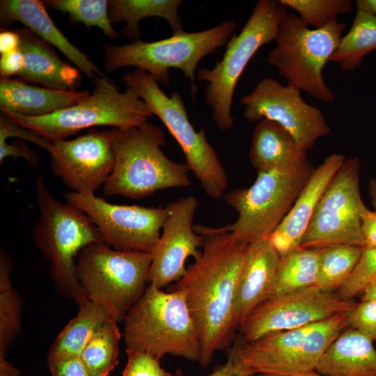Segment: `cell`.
I'll return each mask as SVG.
<instances>
[{"instance_id": "obj_1", "label": "cell", "mask_w": 376, "mask_h": 376, "mask_svg": "<svg viewBox=\"0 0 376 376\" xmlns=\"http://www.w3.org/2000/svg\"><path fill=\"white\" fill-rule=\"evenodd\" d=\"M194 230L203 238L202 254L169 291L185 297L199 336V363L206 367L233 338L235 299L249 244L238 240L227 225L198 224Z\"/></svg>"}, {"instance_id": "obj_2", "label": "cell", "mask_w": 376, "mask_h": 376, "mask_svg": "<svg viewBox=\"0 0 376 376\" xmlns=\"http://www.w3.org/2000/svg\"><path fill=\"white\" fill-rule=\"evenodd\" d=\"M114 153L113 171L103 185L104 194L141 199L168 188L191 185L186 163L168 158L162 128L146 122L138 127L109 130Z\"/></svg>"}, {"instance_id": "obj_3", "label": "cell", "mask_w": 376, "mask_h": 376, "mask_svg": "<svg viewBox=\"0 0 376 376\" xmlns=\"http://www.w3.org/2000/svg\"><path fill=\"white\" fill-rule=\"evenodd\" d=\"M36 200L40 216L32 238L49 261V273L60 292L81 307L89 299L76 276L75 258L84 247L104 243L102 235L84 212L56 199L42 175L36 180Z\"/></svg>"}, {"instance_id": "obj_4", "label": "cell", "mask_w": 376, "mask_h": 376, "mask_svg": "<svg viewBox=\"0 0 376 376\" xmlns=\"http://www.w3.org/2000/svg\"><path fill=\"white\" fill-rule=\"evenodd\" d=\"M126 350L200 362L198 331L183 295L150 283L124 319Z\"/></svg>"}, {"instance_id": "obj_5", "label": "cell", "mask_w": 376, "mask_h": 376, "mask_svg": "<svg viewBox=\"0 0 376 376\" xmlns=\"http://www.w3.org/2000/svg\"><path fill=\"white\" fill-rule=\"evenodd\" d=\"M93 83L92 92L86 98L48 115L29 117L9 112L1 113L15 125L50 141L66 140L82 130L96 126L138 127L153 116L148 105L132 88L120 92L106 75Z\"/></svg>"}, {"instance_id": "obj_6", "label": "cell", "mask_w": 376, "mask_h": 376, "mask_svg": "<svg viewBox=\"0 0 376 376\" xmlns=\"http://www.w3.org/2000/svg\"><path fill=\"white\" fill-rule=\"evenodd\" d=\"M237 27L235 19H228L207 30L182 31L157 41L140 40L123 45L107 44L104 70L110 72L120 68L136 67L149 73L157 82L168 84L169 70L176 68L189 80L192 96L195 97L198 63L226 45Z\"/></svg>"}, {"instance_id": "obj_7", "label": "cell", "mask_w": 376, "mask_h": 376, "mask_svg": "<svg viewBox=\"0 0 376 376\" xmlns=\"http://www.w3.org/2000/svg\"><path fill=\"white\" fill-rule=\"evenodd\" d=\"M288 13V8L279 0L258 1L240 32L228 41L222 59L211 69L203 68L197 71V79L207 83L206 104L222 131H229L235 124L231 109L240 76L256 52L274 41Z\"/></svg>"}, {"instance_id": "obj_8", "label": "cell", "mask_w": 376, "mask_h": 376, "mask_svg": "<svg viewBox=\"0 0 376 376\" xmlns=\"http://www.w3.org/2000/svg\"><path fill=\"white\" fill-rule=\"evenodd\" d=\"M345 24L333 21L311 29L297 15L288 13L281 21L267 63L280 76L301 91L325 102L334 101V95L322 75L326 63L337 49Z\"/></svg>"}, {"instance_id": "obj_9", "label": "cell", "mask_w": 376, "mask_h": 376, "mask_svg": "<svg viewBox=\"0 0 376 376\" xmlns=\"http://www.w3.org/2000/svg\"><path fill=\"white\" fill-rule=\"evenodd\" d=\"M150 264L149 253L97 242L79 253L75 274L88 299L104 306L118 322L143 295Z\"/></svg>"}, {"instance_id": "obj_10", "label": "cell", "mask_w": 376, "mask_h": 376, "mask_svg": "<svg viewBox=\"0 0 376 376\" xmlns=\"http://www.w3.org/2000/svg\"><path fill=\"white\" fill-rule=\"evenodd\" d=\"M123 80L127 88H132L148 105L177 141L186 164L205 193L214 199L223 196L228 185L226 172L207 140L204 128L196 131L190 123L181 95L176 91L166 95L157 81L141 69L127 71Z\"/></svg>"}, {"instance_id": "obj_11", "label": "cell", "mask_w": 376, "mask_h": 376, "mask_svg": "<svg viewBox=\"0 0 376 376\" xmlns=\"http://www.w3.org/2000/svg\"><path fill=\"white\" fill-rule=\"evenodd\" d=\"M313 169L308 162L258 171L250 187L226 192V203L237 214L228 228L248 244L268 239L292 207Z\"/></svg>"}, {"instance_id": "obj_12", "label": "cell", "mask_w": 376, "mask_h": 376, "mask_svg": "<svg viewBox=\"0 0 376 376\" xmlns=\"http://www.w3.org/2000/svg\"><path fill=\"white\" fill-rule=\"evenodd\" d=\"M340 313L299 329L272 333L233 350L255 374L306 376L315 372L326 350L347 327Z\"/></svg>"}, {"instance_id": "obj_13", "label": "cell", "mask_w": 376, "mask_h": 376, "mask_svg": "<svg viewBox=\"0 0 376 376\" xmlns=\"http://www.w3.org/2000/svg\"><path fill=\"white\" fill-rule=\"evenodd\" d=\"M360 162L346 158L321 196L300 248L323 249L334 245L364 247L360 208Z\"/></svg>"}, {"instance_id": "obj_14", "label": "cell", "mask_w": 376, "mask_h": 376, "mask_svg": "<svg viewBox=\"0 0 376 376\" xmlns=\"http://www.w3.org/2000/svg\"><path fill=\"white\" fill-rule=\"evenodd\" d=\"M356 304L316 285L278 294L256 308L238 329L249 343L274 332L306 327L346 313Z\"/></svg>"}, {"instance_id": "obj_15", "label": "cell", "mask_w": 376, "mask_h": 376, "mask_svg": "<svg viewBox=\"0 0 376 376\" xmlns=\"http://www.w3.org/2000/svg\"><path fill=\"white\" fill-rule=\"evenodd\" d=\"M65 198L90 217L105 244L119 251L150 253L167 216L166 206L117 205L95 194L81 195L74 191L66 193Z\"/></svg>"}, {"instance_id": "obj_16", "label": "cell", "mask_w": 376, "mask_h": 376, "mask_svg": "<svg viewBox=\"0 0 376 376\" xmlns=\"http://www.w3.org/2000/svg\"><path fill=\"white\" fill-rule=\"evenodd\" d=\"M243 116L249 122L273 120L290 132L306 151L330 132L322 111L304 100L301 91L267 77L241 99Z\"/></svg>"}, {"instance_id": "obj_17", "label": "cell", "mask_w": 376, "mask_h": 376, "mask_svg": "<svg viewBox=\"0 0 376 376\" xmlns=\"http://www.w3.org/2000/svg\"><path fill=\"white\" fill-rule=\"evenodd\" d=\"M52 142L49 152L54 174L75 193L95 194L114 166L109 130L92 129L75 139Z\"/></svg>"}, {"instance_id": "obj_18", "label": "cell", "mask_w": 376, "mask_h": 376, "mask_svg": "<svg viewBox=\"0 0 376 376\" xmlns=\"http://www.w3.org/2000/svg\"><path fill=\"white\" fill-rule=\"evenodd\" d=\"M167 216L161 234L150 253L148 283L159 288L179 281L186 273L189 257L198 259L203 238L194 230V219L198 207L197 198L188 196L166 205Z\"/></svg>"}, {"instance_id": "obj_19", "label": "cell", "mask_w": 376, "mask_h": 376, "mask_svg": "<svg viewBox=\"0 0 376 376\" xmlns=\"http://www.w3.org/2000/svg\"><path fill=\"white\" fill-rule=\"evenodd\" d=\"M279 259L268 239L249 244L234 304L235 330L256 308L276 295Z\"/></svg>"}, {"instance_id": "obj_20", "label": "cell", "mask_w": 376, "mask_h": 376, "mask_svg": "<svg viewBox=\"0 0 376 376\" xmlns=\"http://www.w3.org/2000/svg\"><path fill=\"white\" fill-rule=\"evenodd\" d=\"M345 159L342 153H334L314 168L292 207L268 238L280 258L300 246L321 196Z\"/></svg>"}, {"instance_id": "obj_21", "label": "cell", "mask_w": 376, "mask_h": 376, "mask_svg": "<svg viewBox=\"0 0 376 376\" xmlns=\"http://www.w3.org/2000/svg\"><path fill=\"white\" fill-rule=\"evenodd\" d=\"M0 17L1 25L18 21L42 40L58 49L93 82L97 77L105 75L87 54L72 44L61 32L48 15L45 1L1 0Z\"/></svg>"}, {"instance_id": "obj_22", "label": "cell", "mask_w": 376, "mask_h": 376, "mask_svg": "<svg viewBox=\"0 0 376 376\" xmlns=\"http://www.w3.org/2000/svg\"><path fill=\"white\" fill-rule=\"evenodd\" d=\"M24 65L18 79L47 88L76 91L81 83L79 70L59 58L49 45L26 27L15 29Z\"/></svg>"}, {"instance_id": "obj_23", "label": "cell", "mask_w": 376, "mask_h": 376, "mask_svg": "<svg viewBox=\"0 0 376 376\" xmlns=\"http://www.w3.org/2000/svg\"><path fill=\"white\" fill-rule=\"evenodd\" d=\"M89 91H60L33 86L19 79L1 78L0 110L38 117L71 107L89 95Z\"/></svg>"}, {"instance_id": "obj_24", "label": "cell", "mask_w": 376, "mask_h": 376, "mask_svg": "<svg viewBox=\"0 0 376 376\" xmlns=\"http://www.w3.org/2000/svg\"><path fill=\"white\" fill-rule=\"evenodd\" d=\"M315 372L322 376H376L373 341L347 327L326 350Z\"/></svg>"}, {"instance_id": "obj_25", "label": "cell", "mask_w": 376, "mask_h": 376, "mask_svg": "<svg viewBox=\"0 0 376 376\" xmlns=\"http://www.w3.org/2000/svg\"><path fill=\"white\" fill-rule=\"evenodd\" d=\"M306 152L281 125L263 119L253 130L249 158L258 172L304 164Z\"/></svg>"}, {"instance_id": "obj_26", "label": "cell", "mask_w": 376, "mask_h": 376, "mask_svg": "<svg viewBox=\"0 0 376 376\" xmlns=\"http://www.w3.org/2000/svg\"><path fill=\"white\" fill-rule=\"evenodd\" d=\"M182 3L181 0H109V17L111 24L120 22L126 24L123 33L132 42L140 40L142 31L139 22L149 17L164 19L173 34H177L184 31L178 15Z\"/></svg>"}, {"instance_id": "obj_27", "label": "cell", "mask_w": 376, "mask_h": 376, "mask_svg": "<svg viewBox=\"0 0 376 376\" xmlns=\"http://www.w3.org/2000/svg\"><path fill=\"white\" fill-rule=\"evenodd\" d=\"M110 318H113L104 306L88 300L79 307L77 315L58 335L49 349L47 359L80 357L96 331Z\"/></svg>"}, {"instance_id": "obj_28", "label": "cell", "mask_w": 376, "mask_h": 376, "mask_svg": "<svg viewBox=\"0 0 376 376\" xmlns=\"http://www.w3.org/2000/svg\"><path fill=\"white\" fill-rule=\"evenodd\" d=\"M375 49L376 17L357 9L351 29L342 36L329 61L338 64L341 71H353L361 65L367 54Z\"/></svg>"}, {"instance_id": "obj_29", "label": "cell", "mask_w": 376, "mask_h": 376, "mask_svg": "<svg viewBox=\"0 0 376 376\" xmlns=\"http://www.w3.org/2000/svg\"><path fill=\"white\" fill-rule=\"evenodd\" d=\"M320 249L299 247L280 258L276 295L315 285Z\"/></svg>"}, {"instance_id": "obj_30", "label": "cell", "mask_w": 376, "mask_h": 376, "mask_svg": "<svg viewBox=\"0 0 376 376\" xmlns=\"http://www.w3.org/2000/svg\"><path fill=\"white\" fill-rule=\"evenodd\" d=\"M118 322L106 321L94 334L80 358L90 376H109L118 363V344L121 338Z\"/></svg>"}, {"instance_id": "obj_31", "label": "cell", "mask_w": 376, "mask_h": 376, "mask_svg": "<svg viewBox=\"0 0 376 376\" xmlns=\"http://www.w3.org/2000/svg\"><path fill=\"white\" fill-rule=\"evenodd\" d=\"M12 263L8 254L0 251V357L6 352L21 329L22 301L10 281Z\"/></svg>"}, {"instance_id": "obj_32", "label": "cell", "mask_w": 376, "mask_h": 376, "mask_svg": "<svg viewBox=\"0 0 376 376\" xmlns=\"http://www.w3.org/2000/svg\"><path fill=\"white\" fill-rule=\"evenodd\" d=\"M363 247L334 245L320 249L315 285L326 291L337 290L356 266Z\"/></svg>"}, {"instance_id": "obj_33", "label": "cell", "mask_w": 376, "mask_h": 376, "mask_svg": "<svg viewBox=\"0 0 376 376\" xmlns=\"http://www.w3.org/2000/svg\"><path fill=\"white\" fill-rule=\"evenodd\" d=\"M107 0H50L45 6L52 10L68 14L75 22L86 26L100 28L104 35L114 40L119 37L112 27L108 13Z\"/></svg>"}, {"instance_id": "obj_34", "label": "cell", "mask_w": 376, "mask_h": 376, "mask_svg": "<svg viewBox=\"0 0 376 376\" xmlns=\"http://www.w3.org/2000/svg\"><path fill=\"white\" fill-rule=\"evenodd\" d=\"M288 8L295 10L306 24L322 28L337 20L340 15L352 11L351 0H279Z\"/></svg>"}, {"instance_id": "obj_35", "label": "cell", "mask_w": 376, "mask_h": 376, "mask_svg": "<svg viewBox=\"0 0 376 376\" xmlns=\"http://www.w3.org/2000/svg\"><path fill=\"white\" fill-rule=\"evenodd\" d=\"M376 280V248L363 247L353 271L337 289L338 296L346 300L352 299Z\"/></svg>"}, {"instance_id": "obj_36", "label": "cell", "mask_w": 376, "mask_h": 376, "mask_svg": "<svg viewBox=\"0 0 376 376\" xmlns=\"http://www.w3.org/2000/svg\"><path fill=\"white\" fill-rule=\"evenodd\" d=\"M127 362L122 376H173L161 366L159 359L141 351L126 350Z\"/></svg>"}, {"instance_id": "obj_37", "label": "cell", "mask_w": 376, "mask_h": 376, "mask_svg": "<svg viewBox=\"0 0 376 376\" xmlns=\"http://www.w3.org/2000/svg\"><path fill=\"white\" fill-rule=\"evenodd\" d=\"M347 327L376 341V301H361L347 313Z\"/></svg>"}, {"instance_id": "obj_38", "label": "cell", "mask_w": 376, "mask_h": 376, "mask_svg": "<svg viewBox=\"0 0 376 376\" xmlns=\"http://www.w3.org/2000/svg\"><path fill=\"white\" fill-rule=\"evenodd\" d=\"M9 137H18L33 143L49 152L52 141H50L34 132L18 126L1 113L0 116V141H6Z\"/></svg>"}, {"instance_id": "obj_39", "label": "cell", "mask_w": 376, "mask_h": 376, "mask_svg": "<svg viewBox=\"0 0 376 376\" xmlns=\"http://www.w3.org/2000/svg\"><path fill=\"white\" fill-rule=\"evenodd\" d=\"M52 376H90L80 357L47 359Z\"/></svg>"}, {"instance_id": "obj_40", "label": "cell", "mask_w": 376, "mask_h": 376, "mask_svg": "<svg viewBox=\"0 0 376 376\" xmlns=\"http://www.w3.org/2000/svg\"><path fill=\"white\" fill-rule=\"evenodd\" d=\"M254 373L246 367L237 358L233 350H231L227 361L221 365H218L207 376H252ZM175 376H182L178 371Z\"/></svg>"}, {"instance_id": "obj_41", "label": "cell", "mask_w": 376, "mask_h": 376, "mask_svg": "<svg viewBox=\"0 0 376 376\" xmlns=\"http://www.w3.org/2000/svg\"><path fill=\"white\" fill-rule=\"evenodd\" d=\"M359 214L364 247L376 248V211L369 210L363 203Z\"/></svg>"}, {"instance_id": "obj_42", "label": "cell", "mask_w": 376, "mask_h": 376, "mask_svg": "<svg viewBox=\"0 0 376 376\" xmlns=\"http://www.w3.org/2000/svg\"><path fill=\"white\" fill-rule=\"evenodd\" d=\"M8 157H23L33 167L38 165L37 153L27 146L7 143L6 141H0V163Z\"/></svg>"}, {"instance_id": "obj_43", "label": "cell", "mask_w": 376, "mask_h": 376, "mask_svg": "<svg viewBox=\"0 0 376 376\" xmlns=\"http://www.w3.org/2000/svg\"><path fill=\"white\" fill-rule=\"evenodd\" d=\"M24 65V56L19 49L1 56V78H10L12 75L18 76Z\"/></svg>"}, {"instance_id": "obj_44", "label": "cell", "mask_w": 376, "mask_h": 376, "mask_svg": "<svg viewBox=\"0 0 376 376\" xmlns=\"http://www.w3.org/2000/svg\"><path fill=\"white\" fill-rule=\"evenodd\" d=\"M20 38L15 30L1 29L0 54L3 55L19 49Z\"/></svg>"}, {"instance_id": "obj_45", "label": "cell", "mask_w": 376, "mask_h": 376, "mask_svg": "<svg viewBox=\"0 0 376 376\" xmlns=\"http://www.w3.org/2000/svg\"><path fill=\"white\" fill-rule=\"evenodd\" d=\"M0 376H20L19 371L6 361V358L0 357Z\"/></svg>"}, {"instance_id": "obj_46", "label": "cell", "mask_w": 376, "mask_h": 376, "mask_svg": "<svg viewBox=\"0 0 376 376\" xmlns=\"http://www.w3.org/2000/svg\"><path fill=\"white\" fill-rule=\"evenodd\" d=\"M357 8L366 11L376 17V0H357Z\"/></svg>"}, {"instance_id": "obj_47", "label": "cell", "mask_w": 376, "mask_h": 376, "mask_svg": "<svg viewBox=\"0 0 376 376\" xmlns=\"http://www.w3.org/2000/svg\"><path fill=\"white\" fill-rule=\"evenodd\" d=\"M361 301H376V280L362 292Z\"/></svg>"}, {"instance_id": "obj_48", "label": "cell", "mask_w": 376, "mask_h": 376, "mask_svg": "<svg viewBox=\"0 0 376 376\" xmlns=\"http://www.w3.org/2000/svg\"><path fill=\"white\" fill-rule=\"evenodd\" d=\"M368 194L370 201L376 211V178H371L368 182Z\"/></svg>"}, {"instance_id": "obj_49", "label": "cell", "mask_w": 376, "mask_h": 376, "mask_svg": "<svg viewBox=\"0 0 376 376\" xmlns=\"http://www.w3.org/2000/svg\"><path fill=\"white\" fill-rule=\"evenodd\" d=\"M309 376H322L316 372L311 373Z\"/></svg>"}, {"instance_id": "obj_50", "label": "cell", "mask_w": 376, "mask_h": 376, "mask_svg": "<svg viewBox=\"0 0 376 376\" xmlns=\"http://www.w3.org/2000/svg\"><path fill=\"white\" fill-rule=\"evenodd\" d=\"M309 375H310V374H309V375H306V376H309ZM252 376H254V375H252Z\"/></svg>"}]
</instances>
